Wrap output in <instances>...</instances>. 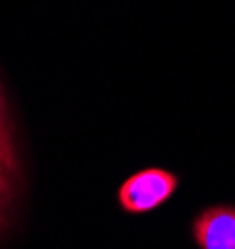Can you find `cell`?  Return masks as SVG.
<instances>
[{
  "mask_svg": "<svg viewBox=\"0 0 235 249\" xmlns=\"http://www.w3.org/2000/svg\"><path fill=\"white\" fill-rule=\"evenodd\" d=\"M178 188V178L163 168H146L134 173L119 188V205L131 215H144L161 207Z\"/></svg>",
  "mask_w": 235,
  "mask_h": 249,
  "instance_id": "1",
  "label": "cell"
},
{
  "mask_svg": "<svg viewBox=\"0 0 235 249\" xmlns=\"http://www.w3.org/2000/svg\"><path fill=\"white\" fill-rule=\"evenodd\" d=\"M191 232L200 249H235V207L213 205L203 210Z\"/></svg>",
  "mask_w": 235,
  "mask_h": 249,
  "instance_id": "2",
  "label": "cell"
},
{
  "mask_svg": "<svg viewBox=\"0 0 235 249\" xmlns=\"http://www.w3.org/2000/svg\"><path fill=\"white\" fill-rule=\"evenodd\" d=\"M13 193H15V173L0 163V230L5 227L8 207L13 202Z\"/></svg>",
  "mask_w": 235,
  "mask_h": 249,
  "instance_id": "3",
  "label": "cell"
},
{
  "mask_svg": "<svg viewBox=\"0 0 235 249\" xmlns=\"http://www.w3.org/2000/svg\"><path fill=\"white\" fill-rule=\"evenodd\" d=\"M0 163L8 170L18 173V158H15V148H13L10 128H5V126H0Z\"/></svg>",
  "mask_w": 235,
  "mask_h": 249,
  "instance_id": "4",
  "label": "cell"
},
{
  "mask_svg": "<svg viewBox=\"0 0 235 249\" xmlns=\"http://www.w3.org/2000/svg\"><path fill=\"white\" fill-rule=\"evenodd\" d=\"M0 126L8 128V119H5V101H3V91H0Z\"/></svg>",
  "mask_w": 235,
  "mask_h": 249,
  "instance_id": "5",
  "label": "cell"
}]
</instances>
